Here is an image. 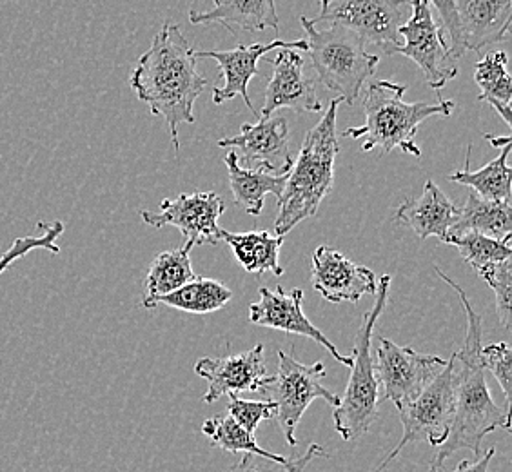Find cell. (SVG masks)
<instances>
[{
  "mask_svg": "<svg viewBox=\"0 0 512 472\" xmlns=\"http://www.w3.org/2000/svg\"><path fill=\"white\" fill-rule=\"evenodd\" d=\"M442 280L453 287L462 300L467 315V336L460 351L451 356L454 362V413L445 442L436 447L429 472L440 471L445 460L458 451H471L474 458L482 456L483 438L496 429H511V411L494 404L487 385L485 369L480 360L482 351V318L473 309L462 286L434 267Z\"/></svg>",
  "mask_w": 512,
  "mask_h": 472,
  "instance_id": "obj_1",
  "label": "cell"
},
{
  "mask_svg": "<svg viewBox=\"0 0 512 472\" xmlns=\"http://www.w3.org/2000/svg\"><path fill=\"white\" fill-rule=\"evenodd\" d=\"M129 84L153 115L168 122L178 155V126L195 124V102L207 80L198 73L195 50L177 24L166 22L158 30L149 50L138 59Z\"/></svg>",
  "mask_w": 512,
  "mask_h": 472,
  "instance_id": "obj_2",
  "label": "cell"
},
{
  "mask_svg": "<svg viewBox=\"0 0 512 472\" xmlns=\"http://www.w3.org/2000/svg\"><path fill=\"white\" fill-rule=\"evenodd\" d=\"M338 106L340 100H331L322 120L302 142L284 193L278 198L276 236L287 235L300 222L315 217L324 198L335 187V164L340 153L336 135Z\"/></svg>",
  "mask_w": 512,
  "mask_h": 472,
  "instance_id": "obj_3",
  "label": "cell"
},
{
  "mask_svg": "<svg viewBox=\"0 0 512 472\" xmlns=\"http://www.w3.org/2000/svg\"><path fill=\"white\" fill-rule=\"evenodd\" d=\"M407 88L391 80H376L367 86L364 97L365 124L362 128L345 129L344 137L365 138L362 149H380L384 155L393 149H402L407 155L422 157V149L416 146L414 137L420 124L427 118L453 113V100L405 102Z\"/></svg>",
  "mask_w": 512,
  "mask_h": 472,
  "instance_id": "obj_4",
  "label": "cell"
},
{
  "mask_svg": "<svg viewBox=\"0 0 512 472\" xmlns=\"http://www.w3.org/2000/svg\"><path fill=\"white\" fill-rule=\"evenodd\" d=\"M391 287V276L384 275L378 289L376 300L371 311L365 313L362 325L358 329L353 349V365L349 384L345 387V393L333 411L336 433L342 436L344 442H353L360 436H364L371 425L378 420V404H380V382L376 378L375 360L371 353V342L375 325L384 313L387 305V295Z\"/></svg>",
  "mask_w": 512,
  "mask_h": 472,
  "instance_id": "obj_5",
  "label": "cell"
},
{
  "mask_svg": "<svg viewBox=\"0 0 512 472\" xmlns=\"http://www.w3.org/2000/svg\"><path fill=\"white\" fill-rule=\"evenodd\" d=\"M300 24L307 33V51L315 66L318 79L336 99L353 106L365 80L375 75L380 57L367 53L364 40L340 26L316 30L307 17H300Z\"/></svg>",
  "mask_w": 512,
  "mask_h": 472,
  "instance_id": "obj_6",
  "label": "cell"
},
{
  "mask_svg": "<svg viewBox=\"0 0 512 472\" xmlns=\"http://www.w3.org/2000/svg\"><path fill=\"white\" fill-rule=\"evenodd\" d=\"M324 376L325 367L322 362L304 365L296 362L286 351H278V373L267 376L262 389L258 391L266 396L267 402L275 404V418L291 447L298 445L296 427L313 400L322 398L333 407L340 400V396L327 391L322 385Z\"/></svg>",
  "mask_w": 512,
  "mask_h": 472,
  "instance_id": "obj_7",
  "label": "cell"
},
{
  "mask_svg": "<svg viewBox=\"0 0 512 472\" xmlns=\"http://www.w3.org/2000/svg\"><path fill=\"white\" fill-rule=\"evenodd\" d=\"M411 15V2L398 0H322L311 26L331 24L355 33L364 44L378 46L391 55L400 42V28Z\"/></svg>",
  "mask_w": 512,
  "mask_h": 472,
  "instance_id": "obj_8",
  "label": "cell"
},
{
  "mask_svg": "<svg viewBox=\"0 0 512 472\" xmlns=\"http://www.w3.org/2000/svg\"><path fill=\"white\" fill-rule=\"evenodd\" d=\"M438 10L449 35V50L458 60L465 51L480 53L483 48L509 37L512 0H454L431 2Z\"/></svg>",
  "mask_w": 512,
  "mask_h": 472,
  "instance_id": "obj_9",
  "label": "cell"
},
{
  "mask_svg": "<svg viewBox=\"0 0 512 472\" xmlns=\"http://www.w3.org/2000/svg\"><path fill=\"white\" fill-rule=\"evenodd\" d=\"M400 420L404 425V436L385 458L378 472L384 471L405 445L427 442L440 447L447 438L454 413V362L447 360L444 369L434 376L424 391L414 400L398 407Z\"/></svg>",
  "mask_w": 512,
  "mask_h": 472,
  "instance_id": "obj_10",
  "label": "cell"
},
{
  "mask_svg": "<svg viewBox=\"0 0 512 472\" xmlns=\"http://www.w3.org/2000/svg\"><path fill=\"white\" fill-rule=\"evenodd\" d=\"M431 10L433 6L427 0L411 2V15L398 31L404 42L391 55L413 60L422 69L427 86L438 91L458 75V64Z\"/></svg>",
  "mask_w": 512,
  "mask_h": 472,
  "instance_id": "obj_11",
  "label": "cell"
},
{
  "mask_svg": "<svg viewBox=\"0 0 512 472\" xmlns=\"http://www.w3.org/2000/svg\"><path fill=\"white\" fill-rule=\"evenodd\" d=\"M445 364L447 360L440 356L418 353L413 347H402L380 336L375 360L376 378L384 385L380 400H391L396 407L411 402Z\"/></svg>",
  "mask_w": 512,
  "mask_h": 472,
  "instance_id": "obj_12",
  "label": "cell"
},
{
  "mask_svg": "<svg viewBox=\"0 0 512 472\" xmlns=\"http://www.w3.org/2000/svg\"><path fill=\"white\" fill-rule=\"evenodd\" d=\"M226 204L211 191L198 193H182L177 198H166L160 204V213L142 211L140 217L155 229L173 226L180 229L186 242L195 246L209 244L215 246L220 242V227L218 220L224 215Z\"/></svg>",
  "mask_w": 512,
  "mask_h": 472,
  "instance_id": "obj_13",
  "label": "cell"
},
{
  "mask_svg": "<svg viewBox=\"0 0 512 472\" xmlns=\"http://www.w3.org/2000/svg\"><path fill=\"white\" fill-rule=\"evenodd\" d=\"M260 300L256 304L249 305V322L260 325V327H269L289 335L306 336L315 340L316 344L324 345L331 356L338 360L340 364L351 367L353 358L344 356L336 349L335 344L327 336L311 324V320L304 315L302 304H304V291L302 289H293L291 293H286L282 287H276L275 291L260 287Z\"/></svg>",
  "mask_w": 512,
  "mask_h": 472,
  "instance_id": "obj_14",
  "label": "cell"
},
{
  "mask_svg": "<svg viewBox=\"0 0 512 472\" xmlns=\"http://www.w3.org/2000/svg\"><path fill=\"white\" fill-rule=\"evenodd\" d=\"M311 282L316 293L331 304H358L364 295H376V275L358 266L333 247L320 246L313 253Z\"/></svg>",
  "mask_w": 512,
  "mask_h": 472,
  "instance_id": "obj_15",
  "label": "cell"
},
{
  "mask_svg": "<svg viewBox=\"0 0 512 472\" xmlns=\"http://www.w3.org/2000/svg\"><path fill=\"white\" fill-rule=\"evenodd\" d=\"M195 373L209 382V389L204 394L206 404H215L226 394L258 393L267 380L264 345L258 344L246 353L224 358H200Z\"/></svg>",
  "mask_w": 512,
  "mask_h": 472,
  "instance_id": "obj_16",
  "label": "cell"
},
{
  "mask_svg": "<svg viewBox=\"0 0 512 472\" xmlns=\"http://www.w3.org/2000/svg\"><path fill=\"white\" fill-rule=\"evenodd\" d=\"M275 50L307 51V42L304 39L295 40V42L273 40L269 44H251V46L238 44L235 50L198 51L195 53V57H200V59L217 60L220 71H222L224 84L213 89V102L224 104L227 100L242 97L247 108L256 115L255 106L247 93L249 82L258 73V68H256L258 60Z\"/></svg>",
  "mask_w": 512,
  "mask_h": 472,
  "instance_id": "obj_17",
  "label": "cell"
},
{
  "mask_svg": "<svg viewBox=\"0 0 512 472\" xmlns=\"http://www.w3.org/2000/svg\"><path fill=\"white\" fill-rule=\"evenodd\" d=\"M220 148H237L247 164L260 162L273 175H289L295 160L289 151V126L284 117L264 118L242 124L237 137L218 140Z\"/></svg>",
  "mask_w": 512,
  "mask_h": 472,
  "instance_id": "obj_18",
  "label": "cell"
},
{
  "mask_svg": "<svg viewBox=\"0 0 512 472\" xmlns=\"http://www.w3.org/2000/svg\"><path fill=\"white\" fill-rule=\"evenodd\" d=\"M273 77L266 89V102L260 117L269 118L276 109H293L296 113H318L324 106L316 95L315 82L304 75V57L295 50H278Z\"/></svg>",
  "mask_w": 512,
  "mask_h": 472,
  "instance_id": "obj_19",
  "label": "cell"
},
{
  "mask_svg": "<svg viewBox=\"0 0 512 472\" xmlns=\"http://www.w3.org/2000/svg\"><path fill=\"white\" fill-rule=\"evenodd\" d=\"M460 218V207L445 197L444 191L433 180L425 182L424 193L413 200H404L394 220L398 224L411 227L418 238L436 236L447 242V235Z\"/></svg>",
  "mask_w": 512,
  "mask_h": 472,
  "instance_id": "obj_20",
  "label": "cell"
},
{
  "mask_svg": "<svg viewBox=\"0 0 512 472\" xmlns=\"http://www.w3.org/2000/svg\"><path fill=\"white\" fill-rule=\"evenodd\" d=\"M189 20L191 24H222L233 35L235 26L246 31L280 28V19L273 0H217L215 8L206 13H200L193 8L189 11Z\"/></svg>",
  "mask_w": 512,
  "mask_h": 472,
  "instance_id": "obj_21",
  "label": "cell"
},
{
  "mask_svg": "<svg viewBox=\"0 0 512 472\" xmlns=\"http://www.w3.org/2000/svg\"><path fill=\"white\" fill-rule=\"evenodd\" d=\"M226 166L235 204L242 207L251 217H258L262 213L267 195L282 197L289 175H273L262 166L244 169L240 166L237 151L227 153Z\"/></svg>",
  "mask_w": 512,
  "mask_h": 472,
  "instance_id": "obj_22",
  "label": "cell"
},
{
  "mask_svg": "<svg viewBox=\"0 0 512 472\" xmlns=\"http://www.w3.org/2000/svg\"><path fill=\"white\" fill-rule=\"evenodd\" d=\"M220 240L231 247L233 255L237 256L240 266L251 275H264L267 271L282 276L286 271L280 267L278 255L280 247L284 246V236L269 235L267 231H249V233H231L222 229Z\"/></svg>",
  "mask_w": 512,
  "mask_h": 472,
  "instance_id": "obj_23",
  "label": "cell"
},
{
  "mask_svg": "<svg viewBox=\"0 0 512 472\" xmlns=\"http://www.w3.org/2000/svg\"><path fill=\"white\" fill-rule=\"evenodd\" d=\"M191 249L193 244L186 242L178 249L160 253L153 260L146 275V293L142 298V305L146 309H153L158 298L175 293L177 289L186 286L195 278L191 258H189Z\"/></svg>",
  "mask_w": 512,
  "mask_h": 472,
  "instance_id": "obj_24",
  "label": "cell"
},
{
  "mask_svg": "<svg viewBox=\"0 0 512 472\" xmlns=\"http://www.w3.org/2000/svg\"><path fill=\"white\" fill-rule=\"evenodd\" d=\"M478 233L502 240L512 235V209L511 202H494L483 200L471 193L467 197L465 206L460 207V218L449 231V236L462 235V233ZM447 244V242H445Z\"/></svg>",
  "mask_w": 512,
  "mask_h": 472,
  "instance_id": "obj_25",
  "label": "cell"
},
{
  "mask_svg": "<svg viewBox=\"0 0 512 472\" xmlns=\"http://www.w3.org/2000/svg\"><path fill=\"white\" fill-rule=\"evenodd\" d=\"M507 64L505 51H491L476 62L474 80L480 88V100L491 104L511 128L512 80Z\"/></svg>",
  "mask_w": 512,
  "mask_h": 472,
  "instance_id": "obj_26",
  "label": "cell"
},
{
  "mask_svg": "<svg viewBox=\"0 0 512 472\" xmlns=\"http://www.w3.org/2000/svg\"><path fill=\"white\" fill-rule=\"evenodd\" d=\"M511 155V144L502 148L498 158L491 160L487 166L478 171L469 169L471 160V146L467 151V162L462 171L453 173L449 180L462 184V186L473 187L474 195L483 200H494V202H511V177L512 169L507 160Z\"/></svg>",
  "mask_w": 512,
  "mask_h": 472,
  "instance_id": "obj_27",
  "label": "cell"
},
{
  "mask_svg": "<svg viewBox=\"0 0 512 472\" xmlns=\"http://www.w3.org/2000/svg\"><path fill=\"white\" fill-rule=\"evenodd\" d=\"M231 298H233V291L229 287L220 284L213 278L195 276L189 284L180 287L175 293L158 298L155 307L166 305L171 309L186 311L193 315H209V313H215L218 309L226 307Z\"/></svg>",
  "mask_w": 512,
  "mask_h": 472,
  "instance_id": "obj_28",
  "label": "cell"
},
{
  "mask_svg": "<svg viewBox=\"0 0 512 472\" xmlns=\"http://www.w3.org/2000/svg\"><path fill=\"white\" fill-rule=\"evenodd\" d=\"M202 434L206 436L209 442L213 443L218 449L226 451V453H246L256 454L262 456L267 460L273 462H286L284 456L280 454L271 453V451H264L258 443H256L255 436L247 433L246 429H242L231 416H213L207 418L204 425H202Z\"/></svg>",
  "mask_w": 512,
  "mask_h": 472,
  "instance_id": "obj_29",
  "label": "cell"
},
{
  "mask_svg": "<svg viewBox=\"0 0 512 472\" xmlns=\"http://www.w3.org/2000/svg\"><path fill=\"white\" fill-rule=\"evenodd\" d=\"M512 235L505 236L502 240L478 235V233H462V235L449 236L447 244L458 247L463 260L473 266L474 271L480 267L500 264L507 258H512Z\"/></svg>",
  "mask_w": 512,
  "mask_h": 472,
  "instance_id": "obj_30",
  "label": "cell"
},
{
  "mask_svg": "<svg viewBox=\"0 0 512 472\" xmlns=\"http://www.w3.org/2000/svg\"><path fill=\"white\" fill-rule=\"evenodd\" d=\"M39 229L42 231L40 235L20 236V238L13 240V244L0 256V275H2L8 267L13 266L19 258L28 255L31 251L44 249V251H50L53 255H59L60 247L59 244H57V240H59L60 236L64 235V231H66L64 222H60V220H55V222H51V224L39 222Z\"/></svg>",
  "mask_w": 512,
  "mask_h": 472,
  "instance_id": "obj_31",
  "label": "cell"
},
{
  "mask_svg": "<svg viewBox=\"0 0 512 472\" xmlns=\"http://www.w3.org/2000/svg\"><path fill=\"white\" fill-rule=\"evenodd\" d=\"M476 273L487 286L493 289L500 324L509 331L512 309V258H507L500 264L480 267V269H476Z\"/></svg>",
  "mask_w": 512,
  "mask_h": 472,
  "instance_id": "obj_32",
  "label": "cell"
},
{
  "mask_svg": "<svg viewBox=\"0 0 512 472\" xmlns=\"http://www.w3.org/2000/svg\"><path fill=\"white\" fill-rule=\"evenodd\" d=\"M316 458H329L324 447L318 443H311L306 453L286 458V462L282 463L267 460L256 454H244V458L231 469V472H304L307 465Z\"/></svg>",
  "mask_w": 512,
  "mask_h": 472,
  "instance_id": "obj_33",
  "label": "cell"
},
{
  "mask_svg": "<svg viewBox=\"0 0 512 472\" xmlns=\"http://www.w3.org/2000/svg\"><path fill=\"white\" fill-rule=\"evenodd\" d=\"M483 369L491 371L498 384L502 387L505 404L503 407L511 411V382H512V349L507 342L487 345L480 351Z\"/></svg>",
  "mask_w": 512,
  "mask_h": 472,
  "instance_id": "obj_34",
  "label": "cell"
},
{
  "mask_svg": "<svg viewBox=\"0 0 512 472\" xmlns=\"http://www.w3.org/2000/svg\"><path fill=\"white\" fill-rule=\"evenodd\" d=\"M227 416H231L235 422L246 429L247 433L255 436L258 425L264 420H271L276 416V407L273 402H255V400H242L237 394L229 396Z\"/></svg>",
  "mask_w": 512,
  "mask_h": 472,
  "instance_id": "obj_35",
  "label": "cell"
},
{
  "mask_svg": "<svg viewBox=\"0 0 512 472\" xmlns=\"http://www.w3.org/2000/svg\"><path fill=\"white\" fill-rule=\"evenodd\" d=\"M494 454H496V449L489 447L476 462L463 460V462L458 463V467L451 472H489V465L493 462ZM436 472H442V469Z\"/></svg>",
  "mask_w": 512,
  "mask_h": 472,
  "instance_id": "obj_36",
  "label": "cell"
},
{
  "mask_svg": "<svg viewBox=\"0 0 512 472\" xmlns=\"http://www.w3.org/2000/svg\"><path fill=\"white\" fill-rule=\"evenodd\" d=\"M485 138L493 144L494 148H505V146H509V144H511V137H509V135L503 138H496L493 137V135H485Z\"/></svg>",
  "mask_w": 512,
  "mask_h": 472,
  "instance_id": "obj_37",
  "label": "cell"
}]
</instances>
